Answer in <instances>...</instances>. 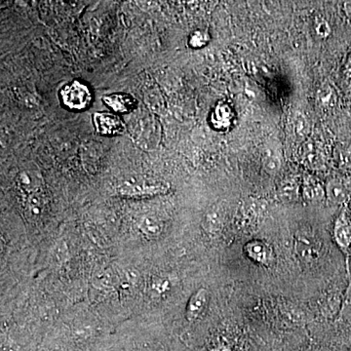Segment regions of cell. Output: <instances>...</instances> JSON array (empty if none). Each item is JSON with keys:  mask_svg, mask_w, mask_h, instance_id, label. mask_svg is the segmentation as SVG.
Returning a JSON list of instances; mask_svg holds the SVG:
<instances>
[{"mask_svg": "<svg viewBox=\"0 0 351 351\" xmlns=\"http://www.w3.org/2000/svg\"><path fill=\"white\" fill-rule=\"evenodd\" d=\"M322 241L313 230L302 228L294 237V251L300 262L311 265L319 261L322 255Z\"/></svg>", "mask_w": 351, "mask_h": 351, "instance_id": "obj_1", "label": "cell"}, {"mask_svg": "<svg viewBox=\"0 0 351 351\" xmlns=\"http://www.w3.org/2000/svg\"><path fill=\"white\" fill-rule=\"evenodd\" d=\"M60 99L64 108L73 112L86 110L93 101L91 88L80 80L66 83L60 90Z\"/></svg>", "mask_w": 351, "mask_h": 351, "instance_id": "obj_2", "label": "cell"}, {"mask_svg": "<svg viewBox=\"0 0 351 351\" xmlns=\"http://www.w3.org/2000/svg\"><path fill=\"white\" fill-rule=\"evenodd\" d=\"M169 186L164 182H125L117 189L119 195L129 198L151 197L168 193Z\"/></svg>", "mask_w": 351, "mask_h": 351, "instance_id": "obj_3", "label": "cell"}, {"mask_svg": "<svg viewBox=\"0 0 351 351\" xmlns=\"http://www.w3.org/2000/svg\"><path fill=\"white\" fill-rule=\"evenodd\" d=\"M97 133L103 136H115L123 133L125 125L119 114L108 112H97L92 115Z\"/></svg>", "mask_w": 351, "mask_h": 351, "instance_id": "obj_4", "label": "cell"}, {"mask_svg": "<svg viewBox=\"0 0 351 351\" xmlns=\"http://www.w3.org/2000/svg\"><path fill=\"white\" fill-rule=\"evenodd\" d=\"M245 254L252 262L265 267H270L276 261L274 248L267 242L254 239L247 242L244 247Z\"/></svg>", "mask_w": 351, "mask_h": 351, "instance_id": "obj_5", "label": "cell"}, {"mask_svg": "<svg viewBox=\"0 0 351 351\" xmlns=\"http://www.w3.org/2000/svg\"><path fill=\"white\" fill-rule=\"evenodd\" d=\"M301 162L309 169L319 170L324 166L325 157L319 144L315 141L308 140L299 149Z\"/></svg>", "mask_w": 351, "mask_h": 351, "instance_id": "obj_6", "label": "cell"}, {"mask_svg": "<svg viewBox=\"0 0 351 351\" xmlns=\"http://www.w3.org/2000/svg\"><path fill=\"white\" fill-rule=\"evenodd\" d=\"M101 101L113 113L117 114H127L137 108L136 99L131 94L124 93V92L105 95L101 97Z\"/></svg>", "mask_w": 351, "mask_h": 351, "instance_id": "obj_7", "label": "cell"}, {"mask_svg": "<svg viewBox=\"0 0 351 351\" xmlns=\"http://www.w3.org/2000/svg\"><path fill=\"white\" fill-rule=\"evenodd\" d=\"M335 241L345 253L351 250V219L346 211L339 214L334 225Z\"/></svg>", "mask_w": 351, "mask_h": 351, "instance_id": "obj_8", "label": "cell"}, {"mask_svg": "<svg viewBox=\"0 0 351 351\" xmlns=\"http://www.w3.org/2000/svg\"><path fill=\"white\" fill-rule=\"evenodd\" d=\"M209 302V293L205 288L198 289L193 295L188 302L186 311V318L189 322H195L199 319L205 313Z\"/></svg>", "mask_w": 351, "mask_h": 351, "instance_id": "obj_9", "label": "cell"}, {"mask_svg": "<svg viewBox=\"0 0 351 351\" xmlns=\"http://www.w3.org/2000/svg\"><path fill=\"white\" fill-rule=\"evenodd\" d=\"M301 191L302 198L307 203H311V204L320 203L326 197L325 186H323V184L317 179L311 177V176H306L304 178V181H302Z\"/></svg>", "mask_w": 351, "mask_h": 351, "instance_id": "obj_10", "label": "cell"}, {"mask_svg": "<svg viewBox=\"0 0 351 351\" xmlns=\"http://www.w3.org/2000/svg\"><path fill=\"white\" fill-rule=\"evenodd\" d=\"M325 191H326L327 199L332 204H345L350 197V189L348 184L343 180L337 179V178L328 181Z\"/></svg>", "mask_w": 351, "mask_h": 351, "instance_id": "obj_11", "label": "cell"}, {"mask_svg": "<svg viewBox=\"0 0 351 351\" xmlns=\"http://www.w3.org/2000/svg\"><path fill=\"white\" fill-rule=\"evenodd\" d=\"M225 209L219 205H215L212 207L207 214L205 215L204 221H203V226L207 232L217 233L223 228L225 223Z\"/></svg>", "mask_w": 351, "mask_h": 351, "instance_id": "obj_12", "label": "cell"}, {"mask_svg": "<svg viewBox=\"0 0 351 351\" xmlns=\"http://www.w3.org/2000/svg\"><path fill=\"white\" fill-rule=\"evenodd\" d=\"M262 163L263 170L271 176L278 174L282 168V159L271 149H269L263 154Z\"/></svg>", "mask_w": 351, "mask_h": 351, "instance_id": "obj_13", "label": "cell"}, {"mask_svg": "<svg viewBox=\"0 0 351 351\" xmlns=\"http://www.w3.org/2000/svg\"><path fill=\"white\" fill-rule=\"evenodd\" d=\"M317 104L319 107L328 110L335 107L337 101V95L335 90L330 85L323 84L317 90Z\"/></svg>", "mask_w": 351, "mask_h": 351, "instance_id": "obj_14", "label": "cell"}, {"mask_svg": "<svg viewBox=\"0 0 351 351\" xmlns=\"http://www.w3.org/2000/svg\"><path fill=\"white\" fill-rule=\"evenodd\" d=\"M301 189L302 184L300 186L299 182L295 181V179H288L281 184L279 193H280L283 199L293 201L297 199Z\"/></svg>", "mask_w": 351, "mask_h": 351, "instance_id": "obj_15", "label": "cell"}, {"mask_svg": "<svg viewBox=\"0 0 351 351\" xmlns=\"http://www.w3.org/2000/svg\"><path fill=\"white\" fill-rule=\"evenodd\" d=\"M230 119H232L230 108L226 105H219L214 110L212 121H213L215 127L221 128V127H226L230 123Z\"/></svg>", "mask_w": 351, "mask_h": 351, "instance_id": "obj_16", "label": "cell"}, {"mask_svg": "<svg viewBox=\"0 0 351 351\" xmlns=\"http://www.w3.org/2000/svg\"><path fill=\"white\" fill-rule=\"evenodd\" d=\"M209 34L207 32L202 31V29H197V31L193 32V34L189 36V45L191 48L198 49V48H202L203 46L206 45L209 43Z\"/></svg>", "mask_w": 351, "mask_h": 351, "instance_id": "obj_17", "label": "cell"}, {"mask_svg": "<svg viewBox=\"0 0 351 351\" xmlns=\"http://www.w3.org/2000/svg\"><path fill=\"white\" fill-rule=\"evenodd\" d=\"M170 289L169 279L164 277H156L152 283V290L154 294L161 295L167 293Z\"/></svg>", "mask_w": 351, "mask_h": 351, "instance_id": "obj_18", "label": "cell"}, {"mask_svg": "<svg viewBox=\"0 0 351 351\" xmlns=\"http://www.w3.org/2000/svg\"><path fill=\"white\" fill-rule=\"evenodd\" d=\"M34 178L36 177L34 174L25 171L18 176V184L23 191H31L36 188V184L34 182Z\"/></svg>", "mask_w": 351, "mask_h": 351, "instance_id": "obj_19", "label": "cell"}, {"mask_svg": "<svg viewBox=\"0 0 351 351\" xmlns=\"http://www.w3.org/2000/svg\"><path fill=\"white\" fill-rule=\"evenodd\" d=\"M295 132L299 137H306L308 135L309 124L306 117L302 114H298L294 121Z\"/></svg>", "mask_w": 351, "mask_h": 351, "instance_id": "obj_20", "label": "cell"}, {"mask_svg": "<svg viewBox=\"0 0 351 351\" xmlns=\"http://www.w3.org/2000/svg\"><path fill=\"white\" fill-rule=\"evenodd\" d=\"M143 232L145 234L151 235V237H156L161 232L160 226H159L158 221L154 219H145L141 226Z\"/></svg>", "mask_w": 351, "mask_h": 351, "instance_id": "obj_21", "label": "cell"}, {"mask_svg": "<svg viewBox=\"0 0 351 351\" xmlns=\"http://www.w3.org/2000/svg\"><path fill=\"white\" fill-rule=\"evenodd\" d=\"M315 32L320 38H329L331 34V25L325 19H317L315 21Z\"/></svg>", "mask_w": 351, "mask_h": 351, "instance_id": "obj_22", "label": "cell"}, {"mask_svg": "<svg viewBox=\"0 0 351 351\" xmlns=\"http://www.w3.org/2000/svg\"><path fill=\"white\" fill-rule=\"evenodd\" d=\"M339 161L343 167L350 168L351 169V149L350 147H345V149H339L338 152Z\"/></svg>", "mask_w": 351, "mask_h": 351, "instance_id": "obj_23", "label": "cell"}, {"mask_svg": "<svg viewBox=\"0 0 351 351\" xmlns=\"http://www.w3.org/2000/svg\"><path fill=\"white\" fill-rule=\"evenodd\" d=\"M345 73L346 76L351 77V53L350 55H348V59H346Z\"/></svg>", "mask_w": 351, "mask_h": 351, "instance_id": "obj_24", "label": "cell"}, {"mask_svg": "<svg viewBox=\"0 0 351 351\" xmlns=\"http://www.w3.org/2000/svg\"><path fill=\"white\" fill-rule=\"evenodd\" d=\"M343 11H345L346 17L351 20V1L343 2Z\"/></svg>", "mask_w": 351, "mask_h": 351, "instance_id": "obj_25", "label": "cell"}, {"mask_svg": "<svg viewBox=\"0 0 351 351\" xmlns=\"http://www.w3.org/2000/svg\"><path fill=\"white\" fill-rule=\"evenodd\" d=\"M350 219H351V213H350Z\"/></svg>", "mask_w": 351, "mask_h": 351, "instance_id": "obj_26", "label": "cell"}]
</instances>
